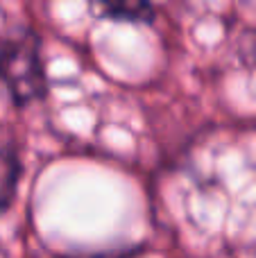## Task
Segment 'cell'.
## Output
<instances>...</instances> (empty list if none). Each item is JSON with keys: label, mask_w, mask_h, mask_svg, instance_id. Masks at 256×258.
I'll return each mask as SVG.
<instances>
[{"label": "cell", "mask_w": 256, "mask_h": 258, "mask_svg": "<svg viewBox=\"0 0 256 258\" xmlns=\"http://www.w3.org/2000/svg\"><path fill=\"white\" fill-rule=\"evenodd\" d=\"M0 84L18 107L45 95L48 82L41 59V41L32 30L21 32L0 45Z\"/></svg>", "instance_id": "cell-1"}, {"label": "cell", "mask_w": 256, "mask_h": 258, "mask_svg": "<svg viewBox=\"0 0 256 258\" xmlns=\"http://www.w3.org/2000/svg\"><path fill=\"white\" fill-rule=\"evenodd\" d=\"M91 5L98 16L113 18V21L148 23L154 16L150 0H91Z\"/></svg>", "instance_id": "cell-2"}, {"label": "cell", "mask_w": 256, "mask_h": 258, "mask_svg": "<svg viewBox=\"0 0 256 258\" xmlns=\"http://www.w3.org/2000/svg\"><path fill=\"white\" fill-rule=\"evenodd\" d=\"M21 181V161L9 147L0 145V215L12 206Z\"/></svg>", "instance_id": "cell-3"}]
</instances>
